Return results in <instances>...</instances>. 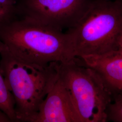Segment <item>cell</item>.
Instances as JSON below:
<instances>
[{"label": "cell", "instance_id": "6da1fadb", "mask_svg": "<svg viewBox=\"0 0 122 122\" xmlns=\"http://www.w3.org/2000/svg\"><path fill=\"white\" fill-rule=\"evenodd\" d=\"M60 63L41 65L23 61L0 41V68L15 100L17 122H33L58 78Z\"/></svg>", "mask_w": 122, "mask_h": 122}, {"label": "cell", "instance_id": "7a4b0ae2", "mask_svg": "<svg viewBox=\"0 0 122 122\" xmlns=\"http://www.w3.org/2000/svg\"><path fill=\"white\" fill-rule=\"evenodd\" d=\"M0 41L15 56L31 63L46 65L74 58L66 31L24 18L1 25Z\"/></svg>", "mask_w": 122, "mask_h": 122}, {"label": "cell", "instance_id": "3957f363", "mask_svg": "<svg viewBox=\"0 0 122 122\" xmlns=\"http://www.w3.org/2000/svg\"><path fill=\"white\" fill-rule=\"evenodd\" d=\"M66 32L73 58L118 50L122 36V1L94 0L78 23Z\"/></svg>", "mask_w": 122, "mask_h": 122}, {"label": "cell", "instance_id": "277c9868", "mask_svg": "<svg viewBox=\"0 0 122 122\" xmlns=\"http://www.w3.org/2000/svg\"><path fill=\"white\" fill-rule=\"evenodd\" d=\"M59 77L70 96L79 122H105L112 96L96 72L79 57L60 62Z\"/></svg>", "mask_w": 122, "mask_h": 122}, {"label": "cell", "instance_id": "5b68a950", "mask_svg": "<svg viewBox=\"0 0 122 122\" xmlns=\"http://www.w3.org/2000/svg\"><path fill=\"white\" fill-rule=\"evenodd\" d=\"M94 0H17L15 13L59 30L75 26Z\"/></svg>", "mask_w": 122, "mask_h": 122}, {"label": "cell", "instance_id": "8992f818", "mask_svg": "<svg viewBox=\"0 0 122 122\" xmlns=\"http://www.w3.org/2000/svg\"><path fill=\"white\" fill-rule=\"evenodd\" d=\"M33 122H79L69 94L59 75Z\"/></svg>", "mask_w": 122, "mask_h": 122}, {"label": "cell", "instance_id": "52a82bcc", "mask_svg": "<svg viewBox=\"0 0 122 122\" xmlns=\"http://www.w3.org/2000/svg\"><path fill=\"white\" fill-rule=\"evenodd\" d=\"M94 70L112 97L122 95V52L118 50L99 55L80 57Z\"/></svg>", "mask_w": 122, "mask_h": 122}, {"label": "cell", "instance_id": "ba28073f", "mask_svg": "<svg viewBox=\"0 0 122 122\" xmlns=\"http://www.w3.org/2000/svg\"><path fill=\"white\" fill-rule=\"evenodd\" d=\"M15 105L14 97L7 88L0 68V109L9 116L12 122H17Z\"/></svg>", "mask_w": 122, "mask_h": 122}, {"label": "cell", "instance_id": "9c48e42d", "mask_svg": "<svg viewBox=\"0 0 122 122\" xmlns=\"http://www.w3.org/2000/svg\"><path fill=\"white\" fill-rule=\"evenodd\" d=\"M106 121L122 122V95L112 97L111 103L106 109Z\"/></svg>", "mask_w": 122, "mask_h": 122}, {"label": "cell", "instance_id": "30bf717a", "mask_svg": "<svg viewBox=\"0 0 122 122\" xmlns=\"http://www.w3.org/2000/svg\"><path fill=\"white\" fill-rule=\"evenodd\" d=\"M16 2L17 0H0V9L15 15Z\"/></svg>", "mask_w": 122, "mask_h": 122}, {"label": "cell", "instance_id": "8fae6325", "mask_svg": "<svg viewBox=\"0 0 122 122\" xmlns=\"http://www.w3.org/2000/svg\"><path fill=\"white\" fill-rule=\"evenodd\" d=\"M15 17V14L9 13L0 9V26Z\"/></svg>", "mask_w": 122, "mask_h": 122}, {"label": "cell", "instance_id": "7c38bea8", "mask_svg": "<svg viewBox=\"0 0 122 122\" xmlns=\"http://www.w3.org/2000/svg\"><path fill=\"white\" fill-rule=\"evenodd\" d=\"M12 122L9 116L0 109V122Z\"/></svg>", "mask_w": 122, "mask_h": 122}, {"label": "cell", "instance_id": "4fadbf2b", "mask_svg": "<svg viewBox=\"0 0 122 122\" xmlns=\"http://www.w3.org/2000/svg\"><path fill=\"white\" fill-rule=\"evenodd\" d=\"M118 50L122 52V36L120 38L119 42H118Z\"/></svg>", "mask_w": 122, "mask_h": 122}, {"label": "cell", "instance_id": "5bb4252c", "mask_svg": "<svg viewBox=\"0 0 122 122\" xmlns=\"http://www.w3.org/2000/svg\"><path fill=\"white\" fill-rule=\"evenodd\" d=\"M118 0V1H120L122 2V0Z\"/></svg>", "mask_w": 122, "mask_h": 122}]
</instances>
